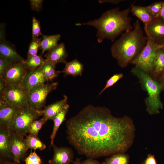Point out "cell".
<instances>
[{
	"instance_id": "cell-1",
	"label": "cell",
	"mask_w": 164,
	"mask_h": 164,
	"mask_svg": "<svg viewBox=\"0 0 164 164\" xmlns=\"http://www.w3.org/2000/svg\"><path fill=\"white\" fill-rule=\"evenodd\" d=\"M67 138L79 154L95 159L125 152L135 128L129 117H117L105 107L89 105L66 122Z\"/></svg>"
},
{
	"instance_id": "cell-2",
	"label": "cell",
	"mask_w": 164,
	"mask_h": 164,
	"mask_svg": "<svg viewBox=\"0 0 164 164\" xmlns=\"http://www.w3.org/2000/svg\"><path fill=\"white\" fill-rule=\"evenodd\" d=\"M131 5L128 8L120 10L118 7L104 12L99 18L86 23H77V26L89 25L97 30L96 36L98 43L107 39L113 42L118 36L133 29L132 18L129 16Z\"/></svg>"
},
{
	"instance_id": "cell-3",
	"label": "cell",
	"mask_w": 164,
	"mask_h": 164,
	"mask_svg": "<svg viewBox=\"0 0 164 164\" xmlns=\"http://www.w3.org/2000/svg\"><path fill=\"white\" fill-rule=\"evenodd\" d=\"M147 41L143 32L140 22L137 20L132 30L123 32L112 45L113 57L121 68L126 67L142 51Z\"/></svg>"
},
{
	"instance_id": "cell-4",
	"label": "cell",
	"mask_w": 164,
	"mask_h": 164,
	"mask_svg": "<svg viewBox=\"0 0 164 164\" xmlns=\"http://www.w3.org/2000/svg\"><path fill=\"white\" fill-rule=\"evenodd\" d=\"M131 72L138 79L143 89L147 93L145 100L147 112L151 115L159 113V110L163 107L160 95L164 90V87L149 74L136 66L131 69Z\"/></svg>"
},
{
	"instance_id": "cell-5",
	"label": "cell",
	"mask_w": 164,
	"mask_h": 164,
	"mask_svg": "<svg viewBox=\"0 0 164 164\" xmlns=\"http://www.w3.org/2000/svg\"><path fill=\"white\" fill-rule=\"evenodd\" d=\"M144 29L147 37L146 44L141 52L130 63L150 74L154 69L158 50L162 46L156 44L147 30Z\"/></svg>"
},
{
	"instance_id": "cell-6",
	"label": "cell",
	"mask_w": 164,
	"mask_h": 164,
	"mask_svg": "<svg viewBox=\"0 0 164 164\" xmlns=\"http://www.w3.org/2000/svg\"><path fill=\"white\" fill-rule=\"evenodd\" d=\"M41 110H36L28 106L21 108L9 129L10 132L26 136L32 122L43 115Z\"/></svg>"
},
{
	"instance_id": "cell-7",
	"label": "cell",
	"mask_w": 164,
	"mask_h": 164,
	"mask_svg": "<svg viewBox=\"0 0 164 164\" xmlns=\"http://www.w3.org/2000/svg\"><path fill=\"white\" fill-rule=\"evenodd\" d=\"M58 85L57 82L44 84L27 92L28 106L36 110H42L48 94L55 90Z\"/></svg>"
},
{
	"instance_id": "cell-8",
	"label": "cell",
	"mask_w": 164,
	"mask_h": 164,
	"mask_svg": "<svg viewBox=\"0 0 164 164\" xmlns=\"http://www.w3.org/2000/svg\"><path fill=\"white\" fill-rule=\"evenodd\" d=\"M26 93L21 84L8 85L5 92L0 96V101L20 108L27 107Z\"/></svg>"
},
{
	"instance_id": "cell-9",
	"label": "cell",
	"mask_w": 164,
	"mask_h": 164,
	"mask_svg": "<svg viewBox=\"0 0 164 164\" xmlns=\"http://www.w3.org/2000/svg\"><path fill=\"white\" fill-rule=\"evenodd\" d=\"M10 133V152L12 159L20 163L25 160L29 148L24 137L18 134Z\"/></svg>"
},
{
	"instance_id": "cell-10",
	"label": "cell",
	"mask_w": 164,
	"mask_h": 164,
	"mask_svg": "<svg viewBox=\"0 0 164 164\" xmlns=\"http://www.w3.org/2000/svg\"><path fill=\"white\" fill-rule=\"evenodd\" d=\"M25 62L12 64L5 70L2 77L6 81L8 85L21 84L28 70Z\"/></svg>"
},
{
	"instance_id": "cell-11",
	"label": "cell",
	"mask_w": 164,
	"mask_h": 164,
	"mask_svg": "<svg viewBox=\"0 0 164 164\" xmlns=\"http://www.w3.org/2000/svg\"><path fill=\"white\" fill-rule=\"evenodd\" d=\"M0 56L12 64L25 61L17 53L15 46L6 40L5 36H0Z\"/></svg>"
},
{
	"instance_id": "cell-12",
	"label": "cell",
	"mask_w": 164,
	"mask_h": 164,
	"mask_svg": "<svg viewBox=\"0 0 164 164\" xmlns=\"http://www.w3.org/2000/svg\"><path fill=\"white\" fill-rule=\"evenodd\" d=\"M47 81L40 67L28 70L22 81L21 85L27 92L35 87L45 84Z\"/></svg>"
},
{
	"instance_id": "cell-13",
	"label": "cell",
	"mask_w": 164,
	"mask_h": 164,
	"mask_svg": "<svg viewBox=\"0 0 164 164\" xmlns=\"http://www.w3.org/2000/svg\"><path fill=\"white\" fill-rule=\"evenodd\" d=\"M144 29L156 44L162 45L164 42V21L154 18L149 22L145 24Z\"/></svg>"
},
{
	"instance_id": "cell-14",
	"label": "cell",
	"mask_w": 164,
	"mask_h": 164,
	"mask_svg": "<svg viewBox=\"0 0 164 164\" xmlns=\"http://www.w3.org/2000/svg\"><path fill=\"white\" fill-rule=\"evenodd\" d=\"M54 154L52 158L48 161L50 164H70L73 162V152L71 148L58 147L53 144Z\"/></svg>"
},
{
	"instance_id": "cell-15",
	"label": "cell",
	"mask_w": 164,
	"mask_h": 164,
	"mask_svg": "<svg viewBox=\"0 0 164 164\" xmlns=\"http://www.w3.org/2000/svg\"><path fill=\"white\" fill-rule=\"evenodd\" d=\"M21 108L6 103L0 105V127L9 129Z\"/></svg>"
},
{
	"instance_id": "cell-16",
	"label": "cell",
	"mask_w": 164,
	"mask_h": 164,
	"mask_svg": "<svg viewBox=\"0 0 164 164\" xmlns=\"http://www.w3.org/2000/svg\"><path fill=\"white\" fill-rule=\"evenodd\" d=\"M67 56L65 44L63 43L58 44L44 56L46 59L55 65L59 63H65Z\"/></svg>"
},
{
	"instance_id": "cell-17",
	"label": "cell",
	"mask_w": 164,
	"mask_h": 164,
	"mask_svg": "<svg viewBox=\"0 0 164 164\" xmlns=\"http://www.w3.org/2000/svg\"><path fill=\"white\" fill-rule=\"evenodd\" d=\"M10 142V133L9 129L0 127V155L1 159H12Z\"/></svg>"
},
{
	"instance_id": "cell-18",
	"label": "cell",
	"mask_w": 164,
	"mask_h": 164,
	"mask_svg": "<svg viewBox=\"0 0 164 164\" xmlns=\"http://www.w3.org/2000/svg\"><path fill=\"white\" fill-rule=\"evenodd\" d=\"M68 97L66 95L61 100L46 106L42 110L43 117L48 120L53 121L56 115L67 104Z\"/></svg>"
},
{
	"instance_id": "cell-19",
	"label": "cell",
	"mask_w": 164,
	"mask_h": 164,
	"mask_svg": "<svg viewBox=\"0 0 164 164\" xmlns=\"http://www.w3.org/2000/svg\"><path fill=\"white\" fill-rule=\"evenodd\" d=\"M135 1L132 5L130 10L132 15L138 17L144 23L151 22L154 18L152 16L147 6L134 5Z\"/></svg>"
},
{
	"instance_id": "cell-20",
	"label": "cell",
	"mask_w": 164,
	"mask_h": 164,
	"mask_svg": "<svg viewBox=\"0 0 164 164\" xmlns=\"http://www.w3.org/2000/svg\"><path fill=\"white\" fill-rule=\"evenodd\" d=\"M63 70L61 73H63L65 76L71 75L73 77L81 76L84 69L83 64L77 59L66 62Z\"/></svg>"
},
{
	"instance_id": "cell-21",
	"label": "cell",
	"mask_w": 164,
	"mask_h": 164,
	"mask_svg": "<svg viewBox=\"0 0 164 164\" xmlns=\"http://www.w3.org/2000/svg\"><path fill=\"white\" fill-rule=\"evenodd\" d=\"M164 72V49L162 47L158 50L157 57L154 63V69L150 74L154 79L157 80Z\"/></svg>"
},
{
	"instance_id": "cell-22",
	"label": "cell",
	"mask_w": 164,
	"mask_h": 164,
	"mask_svg": "<svg viewBox=\"0 0 164 164\" xmlns=\"http://www.w3.org/2000/svg\"><path fill=\"white\" fill-rule=\"evenodd\" d=\"M41 36L42 39L40 49L42 51L41 55L42 56L45 51H48L58 44L61 36L59 34L50 36L42 34Z\"/></svg>"
},
{
	"instance_id": "cell-23",
	"label": "cell",
	"mask_w": 164,
	"mask_h": 164,
	"mask_svg": "<svg viewBox=\"0 0 164 164\" xmlns=\"http://www.w3.org/2000/svg\"><path fill=\"white\" fill-rule=\"evenodd\" d=\"M69 107V105L67 104L56 115L53 121L54 122V125L53 132L50 137V146H52L54 144L53 141L56 132L59 127L65 119V117Z\"/></svg>"
},
{
	"instance_id": "cell-24",
	"label": "cell",
	"mask_w": 164,
	"mask_h": 164,
	"mask_svg": "<svg viewBox=\"0 0 164 164\" xmlns=\"http://www.w3.org/2000/svg\"><path fill=\"white\" fill-rule=\"evenodd\" d=\"M55 65L46 59L44 63L41 67L42 73L47 81H52L61 73V71L56 70Z\"/></svg>"
},
{
	"instance_id": "cell-25",
	"label": "cell",
	"mask_w": 164,
	"mask_h": 164,
	"mask_svg": "<svg viewBox=\"0 0 164 164\" xmlns=\"http://www.w3.org/2000/svg\"><path fill=\"white\" fill-rule=\"evenodd\" d=\"M25 139L29 149L35 150L37 149L43 150L46 147V145L39 139L38 135L29 134L26 136Z\"/></svg>"
},
{
	"instance_id": "cell-26",
	"label": "cell",
	"mask_w": 164,
	"mask_h": 164,
	"mask_svg": "<svg viewBox=\"0 0 164 164\" xmlns=\"http://www.w3.org/2000/svg\"><path fill=\"white\" fill-rule=\"evenodd\" d=\"M129 155L123 153L114 154L106 159L101 164H128Z\"/></svg>"
},
{
	"instance_id": "cell-27",
	"label": "cell",
	"mask_w": 164,
	"mask_h": 164,
	"mask_svg": "<svg viewBox=\"0 0 164 164\" xmlns=\"http://www.w3.org/2000/svg\"><path fill=\"white\" fill-rule=\"evenodd\" d=\"M45 61L42 56L36 55L28 58L25 63L27 69L29 70L42 66Z\"/></svg>"
},
{
	"instance_id": "cell-28",
	"label": "cell",
	"mask_w": 164,
	"mask_h": 164,
	"mask_svg": "<svg viewBox=\"0 0 164 164\" xmlns=\"http://www.w3.org/2000/svg\"><path fill=\"white\" fill-rule=\"evenodd\" d=\"M47 120L46 118L43 117L39 120L33 121L30 125L28 133L38 135L39 130Z\"/></svg>"
},
{
	"instance_id": "cell-29",
	"label": "cell",
	"mask_w": 164,
	"mask_h": 164,
	"mask_svg": "<svg viewBox=\"0 0 164 164\" xmlns=\"http://www.w3.org/2000/svg\"><path fill=\"white\" fill-rule=\"evenodd\" d=\"M41 38H36L32 39L30 43L28 52L27 58L36 55L39 50L40 48Z\"/></svg>"
},
{
	"instance_id": "cell-30",
	"label": "cell",
	"mask_w": 164,
	"mask_h": 164,
	"mask_svg": "<svg viewBox=\"0 0 164 164\" xmlns=\"http://www.w3.org/2000/svg\"><path fill=\"white\" fill-rule=\"evenodd\" d=\"M164 1L155 2L147 6L152 15L154 18H157L160 13Z\"/></svg>"
},
{
	"instance_id": "cell-31",
	"label": "cell",
	"mask_w": 164,
	"mask_h": 164,
	"mask_svg": "<svg viewBox=\"0 0 164 164\" xmlns=\"http://www.w3.org/2000/svg\"><path fill=\"white\" fill-rule=\"evenodd\" d=\"M42 35L40 22L33 16L32 19V39L38 38L39 36Z\"/></svg>"
},
{
	"instance_id": "cell-32",
	"label": "cell",
	"mask_w": 164,
	"mask_h": 164,
	"mask_svg": "<svg viewBox=\"0 0 164 164\" xmlns=\"http://www.w3.org/2000/svg\"><path fill=\"white\" fill-rule=\"evenodd\" d=\"M123 75L121 73L115 74L111 76L107 81L106 84L98 94L100 95L107 88L112 86L115 84L118 81L123 77Z\"/></svg>"
},
{
	"instance_id": "cell-33",
	"label": "cell",
	"mask_w": 164,
	"mask_h": 164,
	"mask_svg": "<svg viewBox=\"0 0 164 164\" xmlns=\"http://www.w3.org/2000/svg\"><path fill=\"white\" fill-rule=\"evenodd\" d=\"M25 164H41L42 162L40 157L34 151L32 152V149L29 156L25 159Z\"/></svg>"
},
{
	"instance_id": "cell-34",
	"label": "cell",
	"mask_w": 164,
	"mask_h": 164,
	"mask_svg": "<svg viewBox=\"0 0 164 164\" xmlns=\"http://www.w3.org/2000/svg\"><path fill=\"white\" fill-rule=\"evenodd\" d=\"M29 2L32 10L38 12L41 10L43 7V0H30Z\"/></svg>"
},
{
	"instance_id": "cell-35",
	"label": "cell",
	"mask_w": 164,
	"mask_h": 164,
	"mask_svg": "<svg viewBox=\"0 0 164 164\" xmlns=\"http://www.w3.org/2000/svg\"><path fill=\"white\" fill-rule=\"evenodd\" d=\"M12 64L0 56V77L2 76L5 70Z\"/></svg>"
},
{
	"instance_id": "cell-36",
	"label": "cell",
	"mask_w": 164,
	"mask_h": 164,
	"mask_svg": "<svg viewBox=\"0 0 164 164\" xmlns=\"http://www.w3.org/2000/svg\"><path fill=\"white\" fill-rule=\"evenodd\" d=\"M8 86L6 81L2 77H0V96L2 95L5 91Z\"/></svg>"
},
{
	"instance_id": "cell-37",
	"label": "cell",
	"mask_w": 164,
	"mask_h": 164,
	"mask_svg": "<svg viewBox=\"0 0 164 164\" xmlns=\"http://www.w3.org/2000/svg\"><path fill=\"white\" fill-rule=\"evenodd\" d=\"M144 164H157L154 156L151 154L148 155Z\"/></svg>"
},
{
	"instance_id": "cell-38",
	"label": "cell",
	"mask_w": 164,
	"mask_h": 164,
	"mask_svg": "<svg viewBox=\"0 0 164 164\" xmlns=\"http://www.w3.org/2000/svg\"><path fill=\"white\" fill-rule=\"evenodd\" d=\"M81 164H100L96 160L88 158L81 162Z\"/></svg>"
},
{
	"instance_id": "cell-39",
	"label": "cell",
	"mask_w": 164,
	"mask_h": 164,
	"mask_svg": "<svg viewBox=\"0 0 164 164\" xmlns=\"http://www.w3.org/2000/svg\"><path fill=\"white\" fill-rule=\"evenodd\" d=\"M123 1H124L122 0H99V2L100 3L108 2L113 4H117Z\"/></svg>"
},
{
	"instance_id": "cell-40",
	"label": "cell",
	"mask_w": 164,
	"mask_h": 164,
	"mask_svg": "<svg viewBox=\"0 0 164 164\" xmlns=\"http://www.w3.org/2000/svg\"><path fill=\"white\" fill-rule=\"evenodd\" d=\"M164 21V2L161 12L157 18Z\"/></svg>"
},
{
	"instance_id": "cell-41",
	"label": "cell",
	"mask_w": 164,
	"mask_h": 164,
	"mask_svg": "<svg viewBox=\"0 0 164 164\" xmlns=\"http://www.w3.org/2000/svg\"><path fill=\"white\" fill-rule=\"evenodd\" d=\"M0 164H18V163L15 162H11L6 160L1 159Z\"/></svg>"
},
{
	"instance_id": "cell-42",
	"label": "cell",
	"mask_w": 164,
	"mask_h": 164,
	"mask_svg": "<svg viewBox=\"0 0 164 164\" xmlns=\"http://www.w3.org/2000/svg\"><path fill=\"white\" fill-rule=\"evenodd\" d=\"M157 80L164 87V72L159 77Z\"/></svg>"
},
{
	"instance_id": "cell-43",
	"label": "cell",
	"mask_w": 164,
	"mask_h": 164,
	"mask_svg": "<svg viewBox=\"0 0 164 164\" xmlns=\"http://www.w3.org/2000/svg\"><path fill=\"white\" fill-rule=\"evenodd\" d=\"M70 164H81V162L80 159L77 158Z\"/></svg>"
},
{
	"instance_id": "cell-44",
	"label": "cell",
	"mask_w": 164,
	"mask_h": 164,
	"mask_svg": "<svg viewBox=\"0 0 164 164\" xmlns=\"http://www.w3.org/2000/svg\"><path fill=\"white\" fill-rule=\"evenodd\" d=\"M162 48L164 49V42L163 43L162 45Z\"/></svg>"
}]
</instances>
